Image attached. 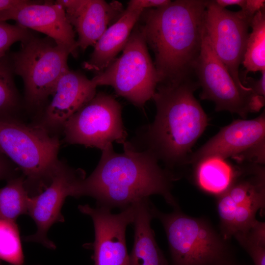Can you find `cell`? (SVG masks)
Segmentation results:
<instances>
[{
    "label": "cell",
    "instance_id": "1",
    "mask_svg": "<svg viewBox=\"0 0 265 265\" xmlns=\"http://www.w3.org/2000/svg\"><path fill=\"white\" fill-rule=\"evenodd\" d=\"M123 146L122 153H116L112 144L102 150L97 167L76 184L72 197L90 196L98 206L122 210L158 194L173 208L179 207L171 192L174 176L148 152L129 141Z\"/></svg>",
    "mask_w": 265,
    "mask_h": 265
},
{
    "label": "cell",
    "instance_id": "2",
    "mask_svg": "<svg viewBox=\"0 0 265 265\" xmlns=\"http://www.w3.org/2000/svg\"><path fill=\"white\" fill-rule=\"evenodd\" d=\"M198 86L190 78L159 83L152 97L155 119L138 136L141 147L137 149L150 153L175 178V170L187 164L191 148L208 124L194 95Z\"/></svg>",
    "mask_w": 265,
    "mask_h": 265
},
{
    "label": "cell",
    "instance_id": "3",
    "mask_svg": "<svg viewBox=\"0 0 265 265\" xmlns=\"http://www.w3.org/2000/svg\"><path fill=\"white\" fill-rule=\"evenodd\" d=\"M206 4L203 0H176L142 12L138 22L155 56L159 83L182 81L194 72L204 35Z\"/></svg>",
    "mask_w": 265,
    "mask_h": 265
},
{
    "label": "cell",
    "instance_id": "4",
    "mask_svg": "<svg viewBox=\"0 0 265 265\" xmlns=\"http://www.w3.org/2000/svg\"><path fill=\"white\" fill-rule=\"evenodd\" d=\"M56 136L40 124H26L17 117L0 118V152L22 172L30 197L52 182L61 161Z\"/></svg>",
    "mask_w": 265,
    "mask_h": 265
},
{
    "label": "cell",
    "instance_id": "5",
    "mask_svg": "<svg viewBox=\"0 0 265 265\" xmlns=\"http://www.w3.org/2000/svg\"><path fill=\"white\" fill-rule=\"evenodd\" d=\"M173 209L163 213L151 206L154 218L164 229L172 265H235L227 240L207 220L188 216L180 207Z\"/></svg>",
    "mask_w": 265,
    "mask_h": 265
},
{
    "label": "cell",
    "instance_id": "6",
    "mask_svg": "<svg viewBox=\"0 0 265 265\" xmlns=\"http://www.w3.org/2000/svg\"><path fill=\"white\" fill-rule=\"evenodd\" d=\"M92 80L97 86H111L118 95L138 107L152 99L159 80L138 21L120 57Z\"/></svg>",
    "mask_w": 265,
    "mask_h": 265
},
{
    "label": "cell",
    "instance_id": "7",
    "mask_svg": "<svg viewBox=\"0 0 265 265\" xmlns=\"http://www.w3.org/2000/svg\"><path fill=\"white\" fill-rule=\"evenodd\" d=\"M21 45L9 57L14 73L23 79L26 102L37 107L52 95L60 77L69 69L70 53L48 37L30 34Z\"/></svg>",
    "mask_w": 265,
    "mask_h": 265
},
{
    "label": "cell",
    "instance_id": "8",
    "mask_svg": "<svg viewBox=\"0 0 265 265\" xmlns=\"http://www.w3.org/2000/svg\"><path fill=\"white\" fill-rule=\"evenodd\" d=\"M194 72L202 87L200 98L213 102L216 111H228L245 119L265 106V98L249 87L238 86L215 53L205 31Z\"/></svg>",
    "mask_w": 265,
    "mask_h": 265
},
{
    "label": "cell",
    "instance_id": "9",
    "mask_svg": "<svg viewBox=\"0 0 265 265\" xmlns=\"http://www.w3.org/2000/svg\"><path fill=\"white\" fill-rule=\"evenodd\" d=\"M65 142L103 150L113 142L123 145L127 134L121 104L112 95L100 92L66 122Z\"/></svg>",
    "mask_w": 265,
    "mask_h": 265
},
{
    "label": "cell",
    "instance_id": "10",
    "mask_svg": "<svg viewBox=\"0 0 265 265\" xmlns=\"http://www.w3.org/2000/svg\"><path fill=\"white\" fill-rule=\"evenodd\" d=\"M210 156L232 158L238 164L265 162V112L252 119H237L222 128L189 156L187 163L195 165Z\"/></svg>",
    "mask_w": 265,
    "mask_h": 265
},
{
    "label": "cell",
    "instance_id": "11",
    "mask_svg": "<svg viewBox=\"0 0 265 265\" xmlns=\"http://www.w3.org/2000/svg\"><path fill=\"white\" fill-rule=\"evenodd\" d=\"M252 18L241 10L233 12L206 0L204 31L212 48L235 83L242 88L239 68L242 64Z\"/></svg>",
    "mask_w": 265,
    "mask_h": 265
},
{
    "label": "cell",
    "instance_id": "12",
    "mask_svg": "<svg viewBox=\"0 0 265 265\" xmlns=\"http://www.w3.org/2000/svg\"><path fill=\"white\" fill-rule=\"evenodd\" d=\"M135 204L118 213H113L111 209L101 206H78L80 212L89 215L93 222L95 240L85 246L93 250L94 265H130L126 231L134 221Z\"/></svg>",
    "mask_w": 265,
    "mask_h": 265
},
{
    "label": "cell",
    "instance_id": "13",
    "mask_svg": "<svg viewBox=\"0 0 265 265\" xmlns=\"http://www.w3.org/2000/svg\"><path fill=\"white\" fill-rule=\"evenodd\" d=\"M85 178L83 170L61 161L50 185L41 193L30 197L27 214L34 221L37 231L33 235L25 237V241L55 248L54 243L48 238L47 232L54 223L64 221L61 211L65 199L72 196L76 185Z\"/></svg>",
    "mask_w": 265,
    "mask_h": 265
},
{
    "label": "cell",
    "instance_id": "14",
    "mask_svg": "<svg viewBox=\"0 0 265 265\" xmlns=\"http://www.w3.org/2000/svg\"><path fill=\"white\" fill-rule=\"evenodd\" d=\"M229 187L218 196L217 208L221 236L227 232L236 214L263 210L265 206V170L263 164L242 163Z\"/></svg>",
    "mask_w": 265,
    "mask_h": 265
},
{
    "label": "cell",
    "instance_id": "15",
    "mask_svg": "<svg viewBox=\"0 0 265 265\" xmlns=\"http://www.w3.org/2000/svg\"><path fill=\"white\" fill-rule=\"evenodd\" d=\"M13 20L16 24L47 35L74 57L78 47L75 32L64 10L58 2L43 3L29 0L22 4L0 11V21Z\"/></svg>",
    "mask_w": 265,
    "mask_h": 265
},
{
    "label": "cell",
    "instance_id": "16",
    "mask_svg": "<svg viewBox=\"0 0 265 265\" xmlns=\"http://www.w3.org/2000/svg\"><path fill=\"white\" fill-rule=\"evenodd\" d=\"M67 18L78 35V48L86 50L94 46L101 36L122 14L119 1L103 0H59Z\"/></svg>",
    "mask_w": 265,
    "mask_h": 265
},
{
    "label": "cell",
    "instance_id": "17",
    "mask_svg": "<svg viewBox=\"0 0 265 265\" xmlns=\"http://www.w3.org/2000/svg\"><path fill=\"white\" fill-rule=\"evenodd\" d=\"M97 87L92 79L69 69L57 81L40 124L50 132L63 128L69 118L94 97Z\"/></svg>",
    "mask_w": 265,
    "mask_h": 265
},
{
    "label": "cell",
    "instance_id": "18",
    "mask_svg": "<svg viewBox=\"0 0 265 265\" xmlns=\"http://www.w3.org/2000/svg\"><path fill=\"white\" fill-rule=\"evenodd\" d=\"M143 10L127 5L121 16L105 31L94 47L89 59L83 64L88 70L100 73L122 51Z\"/></svg>",
    "mask_w": 265,
    "mask_h": 265
},
{
    "label": "cell",
    "instance_id": "19",
    "mask_svg": "<svg viewBox=\"0 0 265 265\" xmlns=\"http://www.w3.org/2000/svg\"><path fill=\"white\" fill-rule=\"evenodd\" d=\"M149 199L135 204L134 241L129 255L130 265H169L159 247L151 228L154 217Z\"/></svg>",
    "mask_w": 265,
    "mask_h": 265
},
{
    "label": "cell",
    "instance_id": "20",
    "mask_svg": "<svg viewBox=\"0 0 265 265\" xmlns=\"http://www.w3.org/2000/svg\"><path fill=\"white\" fill-rule=\"evenodd\" d=\"M194 166L197 185L204 191L217 196L229 187L236 174V166L217 156L205 158Z\"/></svg>",
    "mask_w": 265,
    "mask_h": 265
},
{
    "label": "cell",
    "instance_id": "21",
    "mask_svg": "<svg viewBox=\"0 0 265 265\" xmlns=\"http://www.w3.org/2000/svg\"><path fill=\"white\" fill-rule=\"evenodd\" d=\"M29 198L23 175L8 180L0 188V220L16 221L19 216L27 214Z\"/></svg>",
    "mask_w": 265,
    "mask_h": 265
},
{
    "label": "cell",
    "instance_id": "22",
    "mask_svg": "<svg viewBox=\"0 0 265 265\" xmlns=\"http://www.w3.org/2000/svg\"><path fill=\"white\" fill-rule=\"evenodd\" d=\"M242 64L246 75L249 72L265 71V10L258 11L253 17Z\"/></svg>",
    "mask_w": 265,
    "mask_h": 265
},
{
    "label": "cell",
    "instance_id": "23",
    "mask_svg": "<svg viewBox=\"0 0 265 265\" xmlns=\"http://www.w3.org/2000/svg\"><path fill=\"white\" fill-rule=\"evenodd\" d=\"M11 62L7 54L0 58V118L17 117L20 106Z\"/></svg>",
    "mask_w": 265,
    "mask_h": 265
},
{
    "label": "cell",
    "instance_id": "24",
    "mask_svg": "<svg viewBox=\"0 0 265 265\" xmlns=\"http://www.w3.org/2000/svg\"><path fill=\"white\" fill-rule=\"evenodd\" d=\"M0 260L10 265H24L20 232L15 221L0 220Z\"/></svg>",
    "mask_w": 265,
    "mask_h": 265
},
{
    "label": "cell",
    "instance_id": "25",
    "mask_svg": "<svg viewBox=\"0 0 265 265\" xmlns=\"http://www.w3.org/2000/svg\"><path fill=\"white\" fill-rule=\"evenodd\" d=\"M233 237L249 254L255 265H265V238L249 230L236 233Z\"/></svg>",
    "mask_w": 265,
    "mask_h": 265
},
{
    "label": "cell",
    "instance_id": "26",
    "mask_svg": "<svg viewBox=\"0 0 265 265\" xmlns=\"http://www.w3.org/2000/svg\"><path fill=\"white\" fill-rule=\"evenodd\" d=\"M30 34L26 28L0 21V58L6 55L12 44L18 41L22 42Z\"/></svg>",
    "mask_w": 265,
    "mask_h": 265
},
{
    "label": "cell",
    "instance_id": "27",
    "mask_svg": "<svg viewBox=\"0 0 265 265\" xmlns=\"http://www.w3.org/2000/svg\"><path fill=\"white\" fill-rule=\"evenodd\" d=\"M15 164L0 152V181L8 180L17 176Z\"/></svg>",
    "mask_w": 265,
    "mask_h": 265
},
{
    "label": "cell",
    "instance_id": "28",
    "mask_svg": "<svg viewBox=\"0 0 265 265\" xmlns=\"http://www.w3.org/2000/svg\"><path fill=\"white\" fill-rule=\"evenodd\" d=\"M261 73L262 76L259 80L245 77L241 81L245 86L250 88L256 95L265 98V71Z\"/></svg>",
    "mask_w": 265,
    "mask_h": 265
},
{
    "label": "cell",
    "instance_id": "29",
    "mask_svg": "<svg viewBox=\"0 0 265 265\" xmlns=\"http://www.w3.org/2000/svg\"><path fill=\"white\" fill-rule=\"evenodd\" d=\"M170 0H131L128 4L134 8L145 10L165 6L170 3Z\"/></svg>",
    "mask_w": 265,
    "mask_h": 265
},
{
    "label": "cell",
    "instance_id": "30",
    "mask_svg": "<svg viewBox=\"0 0 265 265\" xmlns=\"http://www.w3.org/2000/svg\"><path fill=\"white\" fill-rule=\"evenodd\" d=\"M265 7L264 0H245L240 10L246 16L252 18L258 11Z\"/></svg>",
    "mask_w": 265,
    "mask_h": 265
},
{
    "label": "cell",
    "instance_id": "31",
    "mask_svg": "<svg viewBox=\"0 0 265 265\" xmlns=\"http://www.w3.org/2000/svg\"><path fill=\"white\" fill-rule=\"evenodd\" d=\"M25 0H0V11L22 4Z\"/></svg>",
    "mask_w": 265,
    "mask_h": 265
},
{
    "label": "cell",
    "instance_id": "32",
    "mask_svg": "<svg viewBox=\"0 0 265 265\" xmlns=\"http://www.w3.org/2000/svg\"><path fill=\"white\" fill-rule=\"evenodd\" d=\"M245 0H215L216 4L222 7L225 8L228 6L238 5L241 8L245 3Z\"/></svg>",
    "mask_w": 265,
    "mask_h": 265
},
{
    "label": "cell",
    "instance_id": "33",
    "mask_svg": "<svg viewBox=\"0 0 265 265\" xmlns=\"http://www.w3.org/2000/svg\"><path fill=\"white\" fill-rule=\"evenodd\" d=\"M0 265H2V264L1 263L0 261Z\"/></svg>",
    "mask_w": 265,
    "mask_h": 265
}]
</instances>
